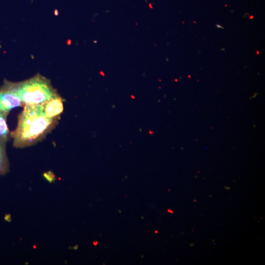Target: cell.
<instances>
[{"label":"cell","instance_id":"obj_2","mask_svg":"<svg viewBox=\"0 0 265 265\" xmlns=\"http://www.w3.org/2000/svg\"><path fill=\"white\" fill-rule=\"evenodd\" d=\"M16 92L26 105H41L59 95L50 80L38 74L25 81L15 82Z\"/></svg>","mask_w":265,"mask_h":265},{"label":"cell","instance_id":"obj_3","mask_svg":"<svg viewBox=\"0 0 265 265\" xmlns=\"http://www.w3.org/2000/svg\"><path fill=\"white\" fill-rule=\"evenodd\" d=\"M24 106L15 89V82L5 80L0 87V110L6 115L13 108Z\"/></svg>","mask_w":265,"mask_h":265},{"label":"cell","instance_id":"obj_1","mask_svg":"<svg viewBox=\"0 0 265 265\" xmlns=\"http://www.w3.org/2000/svg\"><path fill=\"white\" fill-rule=\"evenodd\" d=\"M58 120L47 117L41 105H24L17 127L11 132L14 147L24 148L36 144L54 128Z\"/></svg>","mask_w":265,"mask_h":265},{"label":"cell","instance_id":"obj_6","mask_svg":"<svg viewBox=\"0 0 265 265\" xmlns=\"http://www.w3.org/2000/svg\"><path fill=\"white\" fill-rule=\"evenodd\" d=\"M7 115L0 110V139L5 142L11 138V132L7 124Z\"/></svg>","mask_w":265,"mask_h":265},{"label":"cell","instance_id":"obj_7","mask_svg":"<svg viewBox=\"0 0 265 265\" xmlns=\"http://www.w3.org/2000/svg\"><path fill=\"white\" fill-rule=\"evenodd\" d=\"M43 176L50 183H53L55 180V175L51 171L44 173Z\"/></svg>","mask_w":265,"mask_h":265},{"label":"cell","instance_id":"obj_4","mask_svg":"<svg viewBox=\"0 0 265 265\" xmlns=\"http://www.w3.org/2000/svg\"><path fill=\"white\" fill-rule=\"evenodd\" d=\"M41 106L45 115L53 119H59L63 110V100L60 96L41 104Z\"/></svg>","mask_w":265,"mask_h":265},{"label":"cell","instance_id":"obj_5","mask_svg":"<svg viewBox=\"0 0 265 265\" xmlns=\"http://www.w3.org/2000/svg\"><path fill=\"white\" fill-rule=\"evenodd\" d=\"M6 142L0 139V175L6 174L9 170V162L6 150Z\"/></svg>","mask_w":265,"mask_h":265}]
</instances>
